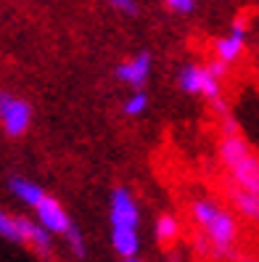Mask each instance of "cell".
Here are the masks:
<instances>
[{"label": "cell", "instance_id": "ba28073f", "mask_svg": "<svg viewBox=\"0 0 259 262\" xmlns=\"http://www.w3.org/2000/svg\"><path fill=\"white\" fill-rule=\"evenodd\" d=\"M227 202L233 204V209L249 223H259V191L236 186L227 180Z\"/></svg>", "mask_w": 259, "mask_h": 262}, {"label": "cell", "instance_id": "5b68a950", "mask_svg": "<svg viewBox=\"0 0 259 262\" xmlns=\"http://www.w3.org/2000/svg\"><path fill=\"white\" fill-rule=\"evenodd\" d=\"M109 223H111V228H138V223H140L138 202H135V196L125 186H116L111 191V199H109Z\"/></svg>", "mask_w": 259, "mask_h": 262}, {"label": "cell", "instance_id": "4fadbf2b", "mask_svg": "<svg viewBox=\"0 0 259 262\" xmlns=\"http://www.w3.org/2000/svg\"><path fill=\"white\" fill-rule=\"evenodd\" d=\"M156 241H161V244H172V241H177V236H180V220L175 217V214H170V212H164V214H159L156 217Z\"/></svg>", "mask_w": 259, "mask_h": 262}, {"label": "cell", "instance_id": "6da1fadb", "mask_svg": "<svg viewBox=\"0 0 259 262\" xmlns=\"http://www.w3.org/2000/svg\"><path fill=\"white\" fill-rule=\"evenodd\" d=\"M191 217L201 230V238L196 241L201 252H211L220 259H236L238 223L230 209H225L209 196H199L191 202Z\"/></svg>", "mask_w": 259, "mask_h": 262}, {"label": "cell", "instance_id": "52a82bcc", "mask_svg": "<svg viewBox=\"0 0 259 262\" xmlns=\"http://www.w3.org/2000/svg\"><path fill=\"white\" fill-rule=\"evenodd\" d=\"M35 217L51 230L53 236H66L69 230H72V217H69V212L61 207V202L58 199H53L51 193H45L40 202H37V207H35Z\"/></svg>", "mask_w": 259, "mask_h": 262}, {"label": "cell", "instance_id": "2e32d148", "mask_svg": "<svg viewBox=\"0 0 259 262\" xmlns=\"http://www.w3.org/2000/svg\"><path fill=\"white\" fill-rule=\"evenodd\" d=\"M199 6V0H164V8L175 16H191Z\"/></svg>", "mask_w": 259, "mask_h": 262}, {"label": "cell", "instance_id": "d6986e66", "mask_svg": "<svg viewBox=\"0 0 259 262\" xmlns=\"http://www.w3.org/2000/svg\"><path fill=\"white\" fill-rule=\"evenodd\" d=\"M206 67H209L211 72H215V74L220 77V80H225V74H227V69H230V64H225V61H222V58H217V56L211 58V61H209Z\"/></svg>", "mask_w": 259, "mask_h": 262}, {"label": "cell", "instance_id": "e0dca14e", "mask_svg": "<svg viewBox=\"0 0 259 262\" xmlns=\"http://www.w3.org/2000/svg\"><path fill=\"white\" fill-rule=\"evenodd\" d=\"M114 11H119L122 16H127V19H135L140 13V6L135 3V0H106Z\"/></svg>", "mask_w": 259, "mask_h": 262}, {"label": "cell", "instance_id": "3957f363", "mask_svg": "<svg viewBox=\"0 0 259 262\" xmlns=\"http://www.w3.org/2000/svg\"><path fill=\"white\" fill-rule=\"evenodd\" d=\"M177 88L182 90V93H188V96L206 98L217 114L227 112V103L222 98V80L206 64H196V61L182 64L177 69Z\"/></svg>", "mask_w": 259, "mask_h": 262}, {"label": "cell", "instance_id": "30bf717a", "mask_svg": "<svg viewBox=\"0 0 259 262\" xmlns=\"http://www.w3.org/2000/svg\"><path fill=\"white\" fill-rule=\"evenodd\" d=\"M243 48H246V27L241 21H233L230 32L215 40V56L222 58L225 64H233V61L243 53Z\"/></svg>", "mask_w": 259, "mask_h": 262}, {"label": "cell", "instance_id": "277c9868", "mask_svg": "<svg viewBox=\"0 0 259 262\" xmlns=\"http://www.w3.org/2000/svg\"><path fill=\"white\" fill-rule=\"evenodd\" d=\"M32 125V103L8 93V90H0V127L8 138H21L29 133Z\"/></svg>", "mask_w": 259, "mask_h": 262}, {"label": "cell", "instance_id": "9c48e42d", "mask_svg": "<svg viewBox=\"0 0 259 262\" xmlns=\"http://www.w3.org/2000/svg\"><path fill=\"white\" fill-rule=\"evenodd\" d=\"M19 223H21V244L32 246V249L42 257H51L53 252V233L45 228L40 220H29L19 214Z\"/></svg>", "mask_w": 259, "mask_h": 262}, {"label": "cell", "instance_id": "5bb4252c", "mask_svg": "<svg viewBox=\"0 0 259 262\" xmlns=\"http://www.w3.org/2000/svg\"><path fill=\"white\" fill-rule=\"evenodd\" d=\"M0 238L13 241V244H21V223H19V214H11L6 209H0Z\"/></svg>", "mask_w": 259, "mask_h": 262}, {"label": "cell", "instance_id": "9a60e30c", "mask_svg": "<svg viewBox=\"0 0 259 262\" xmlns=\"http://www.w3.org/2000/svg\"><path fill=\"white\" fill-rule=\"evenodd\" d=\"M146 109H148V93L143 88H138L127 96L125 106H122V114L125 117H140V114H146Z\"/></svg>", "mask_w": 259, "mask_h": 262}, {"label": "cell", "instance_id": "ffe728a7", "mask_svg": "<svg viewBox=\"0 0 259 262\" xmlns=\"http://www.w3.org/2000/svg\"><path fill=\"white\" fill-rule=\"evenodd\" d=\"M122 262H140L138 257H122Z\"/></svg>", "mask_w": 259, "mask_h": 262}, {"label": "cell", "instance_id": "8fae6325", "mask_svg": "<svg viewBox=\"0 0 259 262\" xmlns=\"http://www.w3.org/2000/svg\"><path fill=\"white\" fill-rule=\"evenodd\" d=\"M8 188H11V193L19 199L21 204H27V207H37V202L45 196V188L42 186H37L35 180H29V178H21V175H13L11 180H8Z\"/></svg>", "mask_w": 259, "mask_h": 262}, {"label": "cell", "instance_id": "ac0fdd59", "mask_svg": "<svg viewBox=\"0 0 259 262\" xmlns=\"http://www.w3.org/2000/svg\"><path fill=\"white\" fill-rule=\"evenodd\" d=\"M66 238V244H69V249L77 254V257H85V238H82V233H80V228L77 225H72V230L64 236Z\"/></svg>", "mask_w": 259, "mask_h": 262}, {"label": "cell", "instance_id": "8992f818", "mask_svg": "<svg viewBox=\"0 0 259 262\" xmlns=\"http://www.w3.org/2000/svg\"><path fill=\"white\" fill-rule=\"evenodd\" d=\"M151 64H154V58H151V51H138V53H132L130 58H125L122 64L114 69V77L119 82H125L130 85L132 90H138L148 82V77H151Z\"/></svg>", "mask_w": 259, "mask_h": 262}, {"label": "cell", "instance_id": "7a4b0ae2", "mask_svg": "<svg viewBox=\"0 0 259 262\" xmlns=\"http://www.w3.org/2000/svg\"><path fill=\"white\" fill-rule=\"evenodd\" d=\"M217 157L236 186L259 191V154L241 133H222L217 141Z\"/></svg>", "mask_w": 259, "mask_h": 262}, {"label": "cell", "instance_id": "7c38bea8", "mask_svg": "<svg viewBox=\"0 0 259 262\" xmlns=\"http://www.w3.org/2000/svg\"><path fill=\"white\" fill-rule=\"evenodd\" d=\"M111 246L119 257H138L140 249L138 228H111Z\"/></svg>", "mask_w": 259, "mask_h": 262}]
</instances>
